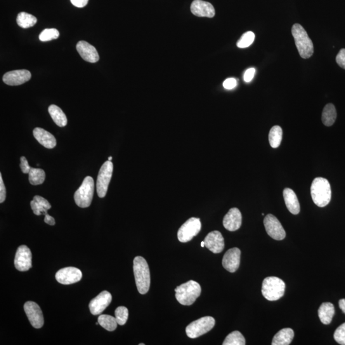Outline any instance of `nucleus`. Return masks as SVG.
<instances>
[{
    "mask_svg": "<svg viewBox=\"0 0 345 345\" xmlns=\"http://www.w3.org/2000/svg\"><path fill=\"white\" fill-rule=\"evenodd\" d=\"M24 309L33 327L41 328L44 325L43 314L39 305L34 302L28 301L25 304Z\"/></svg>",
    "mask_w": 345,
    "mask_h": 345,
    "instance_id": "obj_12",
    "label": "nucleus"
},
{
    "mask_svg": "<svg viewBox=\"0 0 345 345\" xmlns=\"http://www.w3.org/2000/svg\"><path fill=\"white\" fill-rule=\"evenodd\" d=\"M6 198V188L4 185L3 178L0 174V203H3Z\"/></svg>",
    "mask_w": 345,
    "mask_h": 345,
    "instance_id": "obj_41",
    "label": "nucleus"
},
{
    "mask_svg": "<svg viewBox=\"0 0 345 345\" xmlns=\"http://www.w3.org/2000/svg\"><path fill=\"white\" fill-rule=\"evenodd\" d=\"M255 73H256V69L254 68H248L246 71L245 72L244 75V80L245 82H249L251 81L254 76Z\"/></svg>",
    "mask_w": 345,
    "mask_h": 345,
    "instance_id": "obj_40",
    "label": "nucleus"
},
{
    "mask_svg": "<svg viewBox=\"0 0 345 345\" xmlns=\"http://www.w3.org/2000/svg\"><path fill=\"white\" fill-rule=\"evenodd\" d=\"M35 138L38 142L47 148H53L56 145V140L53 134L44 129L37 127L33 131Z\"/></svg>",
    "mask_w": 345,
    "mask_h": 345,
    "instance_id": "obj_21",
    "label": "nucleus"
},
{
    "mask_svg": "<svg viewBox=\"0 0 345 345\" xmlns=\"http://www.w3.org/2000/svg\"><path fill=\"white\" fill-rule=\"evenodd\" d=\"M286 285L282 280L277 277H268L262 283V293L269 301H275L285 294Z\"/></svg>",
    "mask_w": 345,
    "mask_h": 345,
    "instance_id": "obj_5",
    "label": "nucleus"
},
{
    "mask_svg": "<svg viewBox=\"0 0 345 345\" xmlns=\"http://www.w3.org/2000/svg\"><path fill=\"white\" fill-rule=\"evenodd\" d=\"M339 306L340 309H341L342 311L345 314V299L340 300L339 301Z\"/></svg>",
    "mask_w": 345,
    "mask_h": 345,
    "instance_id": "obj_45",
    "label": "nucleus"
},
{
    "mask_svg": "<svg viewBox=\"0 0 345 345\" xmlns=\"http://www.w3.org/2000/svg\"><path fill=\"white\" fill-rule=\"evenodd\" d=\"M48 112L52 119L59 127H65L67 124V117L60 108L56 105H51L48 108Z\"/></svg>",
    "mask_w": 345,
    "mask_h": 345,
    "instance_id": "obj_25",
    "label": "nucleus"
},
{
    "mask_svg": "<svg viewBox=\"0 0 345 345\" xmlns=\"http://www.w3.org/2000/svg\"><path fill=\"white\" fill-rule=\"evenodd\" d=\"M311 195L315 204L319 207L327 206L331 200V188L327 179L317 177L311 186Z\"/></svg>",
    "mask_w": 345,
    "mask_h": 345,
    "instance_id": "obj_1",
    "label": "nucleus"
},
{
    "mask_svg": "<svg viewBox=\"0 0 345 345\" xmlns=\"http://www.w3.org/2000/svg\"><path fill=\"white\" fill-rule=\"evenodd\" d=\"M334 306L330 302H324L318 309V314L321 323L328 325L331 322L334 315Z\"/></svg>",
    "mask_w": 345,
    "mask_h": 345,
    "instance_id": "obj_24",
    "label": "nucleus"
},
{
    "mask_svg": "<svg viewBox=\"0 0 345 345\" xmlns=\"http://www.w3.org/2000/svg\"><path fill=\"white\" fill-rule=\"evenodd\" d=\"M255 35L253 32H247L242 35L237 43L238 48H246L250 46L254 41Z\"/></svg>",
    "mask_w": 345,
    "mask_h": 345,
    "instance_id": "obj_33",
    "label": "nucleus"
},
{
    "mask_svg": "<svg viewBox=\"0 0 345 345\" xmlns=\"http://www.w3.org/2000/svg\"><path fill=\"white\" fill-rule=\"evenodd\" d=\"M37 22V18L32 14L25 13V12L18 14L17 23L21 28H29L34 27Z\"/></svg>",
    "mask_w": 345,
    "mask_h": 345,
    "instance_id": "obj_28",
    "label": "nucleus"
},
{
    "mask_svg": "<svg viewBox=\"0 0 345 345\" xmlns=\"http://www.w3.org/2000/svg\"><path fill=\"white\" fill-rule=\"evenodd\" d=\"M133 270L139 294H146L150 287V273L147 262L144 257L136 256L134 258Z\"/></svg>",
    "mask_w": 345,
    "mask_h": 345,
    "instance_id": "obj_2",
    "label": "nucleus"
},
{
    "mask_svg": "<svg viewBox=\"0 0 345 345\" xmlns=\"http://www.w3.org/2000/svg\"><path fill=\"white\" fill-rule=\"evenodd\" d=\"M201 246H202V247H205L204 241H203V242L201 243Z\"/></svg>",
    "mask_w": 345,
    "mask_h": 345,
    "instance_id": "obj_46",
    "label": "nucleus"
},
{
    "mask_svg": "<svg viewBox=\"0 0 345 345\" xmlns=\"http://www.w3.org/2000/svg\"><path fill=\"white\" fill-rule=\"evenodd\" d=\"M205 246L213 253H220L224 248V240L223 235L219 231L209 233L205 238Z\"/></svg>",
    "mask_w": 345,
    "mask_h": 345,
    "instance_id": "obj_17",
    "label": "nucleus"
},
{
    "mask_svg": "<svg viewBox=\"0 0 345 345\" xmlns=\"http://www.w3.org/2000/svg\"><path fill=\"white\" fill-rule=\"evenodd\" d=\"M283 138V130L278 125H275L271 129L269 134V143L273 148H278L281 145Z\"/></svg>",
    "mask_w": 345,
    "mask_h": 345,
    "instance_id": "obj_27",
    "label": "nucleus"
},
{
    "mask_svg": "<svg viewBox=\"0 0 345 345\" xmlns=\"http://www.w3.org/2000/svg\"><path fill=\"white\" fill-rule=\"evenodd\" d=\"M223 226L227 230L235 231L240 228L242 224V214L237 208L229 210L223 219Z\"/></svg>",
    "mask_w": 345,
    "mask_h": 345,
    "instance_id": "obj_19",
    "label": "nucleus"
},
{
    "mask_svg": "<svg viewBox=\"0 0 345 345\" xmlns=\"http://www.w3.org/2000/svg\"><path fill=\"white\" fill-rule=\"evenodd\" d=\"M99 324L108 331H114L117 327V321L116 318L108 315H101L98 318Z\"/></svg>",
    "mask_w": 345,
    "mask_h": 345,
    "instance_id": "obj_29",
    "label": "nucleus"
},
{
    "mask_svg": "<svg viewBox=\"0 0 345 345\" xmlns=\"http://www.w3.org/2000/svg\"><path fill=\"white\" fill-rule=\"evenodd\" d=\"M191 11L194 15L198 17L212 18L216 14L213 6L209 2L202 0H195L191 4Z\"/></svg>",
    "mask_w": 345,
    "mask_h": 345,
    "instance_id": "obj_18",
    "label": "nucleus"
},
{
    "mask_svg": "<svg viewBox=\"0 0 345 345\" xmlns=\"http://www.w3.org/2000/svg\"><path fill=\"white\" fill-rule=\"evenodd\" d=\"M335 341L339 344L345 345V323L337 328L334 334Z\"/></svg>",
    "mask_w": 345,
    "mask_h": 345,
    "instance_id": "obj_35",
    "label": "nucleus"
},
{
    "mask_svg": "<svg viewBox=\"0 0 345 345\" xmlns=\"http://www.w3.org/2000/svg\"><path fill=\"white\" fill-rule=\"evenodd\" d=\"M31 77L32 74L28 70H16L5 74L3 81L10 86H18L29 81Z\"/></svg>",
    "mask_w": 345,
    "mask_h": 345,
    "instance_id": "obj_16",
    "label": "nucleus"
},
{
    "mask_svg": "<svg viewBox=\"0 0 345 345\" xmlns=\"http://www.w3.org/2000/svg\"><path fill=\"white\" fill-rule=\"evenodd\" d=\"M14 266L17 270L25 272L32 268V254L27 245H22L18 247L16 252Z\"/></svg>",
    "mask_w": 345,
    "mask_h": 345,
    "instance_id": "obj_11",
    "label": "nucleus"
},
{
    "mask_svg": "<svg viewBox=\"0 0 345 345\" xmlns=\"http://www.w3.org/2000/svg\"><path fill=\"white\" fill-rule=\"evenodd\" d=\"M336 117L337 113L335 106L332 104H328L323 110L322 117H321L323 124L325 126H331L334 124Z\"/></svg>",
    "mask_w": 345,
    "mask_h": 345,
    "instance_id": "obj_26",
    "label": "nucleus"
},
{
    "mask_svg": "<svg viewBox=\"0 0 345 345\" xmlns=\"http://www.w3.org/2000/svg\"><path fill=\"white\" fill-rule=\"evenodd\" d=\"M177 301L184 306H191L200 297L202 288L199 283L191 280L177 287L176 289Z\"/></svg>",
    "mask_w": 345,
    "mask_h": 345,
    "instance_id": "obj_3",
    "label": "nucleus"
},
{
    "mask_svg": "<svg viewBox=\"0 0 345 345\" xmlns=\"http://www.w3.org/2000/svg\"><path fill=\"white\" fill-rule=\"evenodd\" d=\"M292 33L300 56L304 59L311 57L314 53L313 44L304 28L301 25L295 24Z\"/></svg>",
    "mask_w": 345,
    "mask_h": 345,
    "instance_id": "obj_4",
    "label": "nucleus"
},
{
    "mask_svg": "<svg viewBox=\"0 0 345 345\" xmlns=\"http://www.w3.org/2000/svg\"><path fill=\"white\" fill-rule=\"evenodd\" d=\"M31 207L33 212L37 216H41L42 214H44L45 216H48V209L42 206V205H40L39 203H37L36 201L33 200L30 203Z\"/></svg>",
    "mask_w": 345,
    "mask_h": 345,
    "instance_id": "obj_36",
    "label": "nucleus"
},
{
    "mask_svg": "<svg viewBox=\"0 0 345 345\" xmlns=\"http://www.w3.org/2000/svg\"><path fill=\"white\" fill-rule=\"evenodd\" d=\"M215 319L212 316H205L194 321L186 327V334L190 338H197L206 334L214 327Z\"/></svg>",
    "mask_w": 345,
    "mask_h": 345,
    "instance_id": "obj_7",
    "label": "nucleus"
},
{
    "mask_svg": "<svg viewBox=\"0 0 345 345\" xmlns=\"http://www.w3.org/2000/svg\"><path fill=\"white\" fill-rule=\"evenodd\" d=\"M60 36V33L55 28H47L41 33L39 35L40 41L42 42L50 41L52 40L58 39Z\"/></svg>",
    "mask_w": 345,
    "mask_h": 345,
    "instance_id": "obj_32",
    "label": "nucleus"
},
{
    "mask_svg": "<svg viewBox=\"0 0 345 345\" xmlns=\"http://www.w3.org/2000/svg\"><path fill=\"white\" fill-rule=\"evenodd\" d=\"M73 6L78 7V8H82L87 6L88 4L89 0H70Z\"/></svg>",
    "mask_w": 345,
    "mask_h": 345,
    "instance_id": "obj_43",
    "label": "nucleus"
},
{
    "mask_svg": "<svg viewBox=\"0 0 345 345\" xmlns=\"http://www.w3.org/2000/svg\"><path fill=\"white\" fill-rule=\"evenodd\" d=\"M112 157H109L108 160H110V161H112Z\"/></svg>",
    "mask_w": 345,
    "mask_h": 345,
    "instance_id": "obj_47",
    "label": "nucleus"
},
{
    "mask_svg": "<svg viewBox=\"0 0 345 345\" xmlns=\"http://www.w3.org/2000/svg\"><path fill=\"white\" fill-rule=\"evenodd\" d=\"M81 271L75 268L69 267L60 269L56 274V280L62 285H71L78 282L82 278Z\"/></svg>",
    "mask_w": 345,
    "mask_h": 345,
    "instance_id": "obj_13",
    "label": "nucleus"
},
{
    "mask_svg": "<svg viewBox=\"0 0 345 345\" xmlns=\"http://www.w3.org/2000/svg\"><path fill=\"white\" fill-rule=\"evenodd\" d=\"M115 314L118 324L124 325L126 323L129 316V311L127 308L124 306L118 307L116 309Z\"/></svg>",
    "mask_w": 345,
    "mask_h": 345,
    "instance_id": "obj_34",
    "label": "nucleus"
},
{
    "mask_svg": "<svg viewBox=\"0 0 345 345\" xmlns=\"http://www.w3.org/2000/svg\"><path fill=\"white\" fill-rule=\"evenodd\" d=\"M94 189L93 178L87 177L74 194L75 202L78 207L87 208L91 206L93 200Z\"/></svg>",
    "mask_w": 345,
    "mask_h": 345,
    "instance_id": "obj_6",
    "label": "nucleus"
},
{
    "mask_svg": "<svg viewBox=\"0 0 345 345\" xmlns=\"http://www.w3.org/2000/svg\"><path fill=\"white\" fill-rule=\"evenodd\" d=\"M113 171V164L112 161L104 163L99 171L96 188L99 197L103 198L106 197L108 190L109 184L112 179Z\"/></svg>",
    "mask_w": 345,
    "mask_h": 345,
    "instance_id": "obj_8",
    "label": "nucleus"
},
{
    "mask_svg": "<svg viewBox=\"0 0 345 345\" xmlns=\"http://www.w3.org/2000/svg\"><path fill=\"white\" fill-rule=\"evenodd\" d=\"M144 344H143V343H140V344H139V345H144Z\"/></svg>",
    "mask_w": 345,
    "mask_h": 345,
    "instance_id": "obj_48",
    "label": "nucleus"
},
{
    "mask_svg": "<svg viewBox=\"0 0 345 345\" xmlns=\"http://www.w3.org/2000/svg\"><path fill=\"white\" fill-rule=\"evenodd\" d=\"M202 228L199 218L191 217L183 224L178 231V238L180 242H188L199 233Z\"/></svg>",
    "mask_w": 345,
    "mask_h": 345,
    "instance_id": "obj_9",
    "label": "nucleus"
},
{
    "mask_svg": "<svg viewBox=\"0 0 345 345\" xmlns=\"http://www.w3.org/2000/svg\"><path fill=\"white\" fill-rule=\"evenodd\" d=\"M44 222H45V223L48 224H49V225H51V226H54V224H55V220H54V219L53 218V217L49 216V215H48V216H45Z\"/></svg>",
    "mask_w": 345,
    "mask_h": 345,
    "instance_id": "obj_44",
    "label": "nucleus"
},
{
    "mask_svg": "<svg viewBox=\"0 0 345 345\" xmlns=\"http://www.w3.org/2000/svg\"><path fill=\"white\" fill-rule=\"evenodd\" d=\"M20 167L21 171H22L23 174H29L30 169L32 168V167L29 166V164H28V160L26 159V157H23V156L21 157Z\"/></svg>",
    "mask_w": 345,
    "mask_h": 345,
    "instance_id": "obj_39",
    "label": "nucleus"
},
{
    "mask_svg": "<svg viewBox=\"0 0 345 345\" xmlns=\"http://www.w3.org/2000/svg\"><path fill=\"white\" fill-rule=\"evenodd\" d=\"M337 64L339 67L345 70V49H341L335 58Z\"/></svg>",
    "mask_w": 345,
    "mask_h": 345,
    "instance_id": "obj_37",
    "label": "nucleus"
},
{
    "mask_svg": "<svg viewBox=\"0 0 345 345\" xmlns=\"http://www.w3.org/2000/svg\"><path fill=\"white\" fill-rule=\"evenodd\" d=\"M237 85V80L235 78H228L223 82V87L227 90H231L235 88Z\"/></svg>",
    "mask_w": 345,
    "mask_h": 345,
    "instance_id": "obj_38",
    "label": "nucleus"
},
{
    "mask_svg": "<svg viewBox=\"0 0 345 345\" xmlns=\"http://www.w3.org/2000/svg\"><path fill=\"white\" fill-rule=\"evenodd\" d=\"M294 337V330L290 328H283L274 335L272 344L288 345L291 343Z\"/></svg>",
    "mask_w": 345,
    "mask_h": 345,
    "instance_id": "obj_23",
    "label": "nucleus"
},
{
    "mask_svg": "<svg viewBox=\"0 0 345 345\" xmlns=\"http://www.w3.org/2000/svg\"><path fill=\"white\" fill-rule=\"evenodd\" d=\"M112 301V294L108 291L100 293L98 296L92 299L89 304L90 311L92 315H101Z\"/></svg>",
    "mask_w": 345,
    "mask_h": 345,
    "instance_id": "obj_14",
    "label": "nucleus"
},
{
    "mask_svg": "<svg viewBox=\"0 0 345 345\" xmlns=\"http://www.w3.org/2000/svg\"><path fill=\"white\" fill-rule=\"evenodd\" d=\"M240 250L237 247L231 248L227 250L222 262L223 268L230 273L237 271L240 266Z\"/></svg>",
    "mask_w": 345,
    "mask_h": 345,
    "instance_id": "obj_15",
    "label": "nucleus"
},
{
    "mask_svg": "<svg viewBox=\"0 0 345 345\" xmlns=\"http://www.w3.org/2000/svg\"><path fill=\"white\" fill-rule=\"evenodd\" d=\"M78 53L84 60L90 63H96L99 60V55L95 47L86 41H79L77 44Z\"/></svg>",
    "mask_w": 345,
    "mask_h": 345,
    "instance_id": "obj_20",
    "label": "nucleus"
},
{
    "mask_svg": "<svg viewBox=\"0 0 345 345\" xmlns=\"http://www.w3.org/2000/svg\"><path fill=\"white\" fill-rule=\"evenodd\" d=\"M264 226L268 235L273 239L281 240L286 237V232L278 219L273 214H268L264 219Z\"/></svg>",
    "mask_w": 345,
    "mask_h": 345,
    "instance_id": "obj_10",
    "label": "nucleus"
},
{
    "mask_svg": "<svg viewBox=\"0 0 345 345\" xmlns=\"http://www.w3.org/2000/svg\"><path fill=\"white\" fill-rule=\"evenodd\" d=\"M283 197H284L286 206L292 214L297 215L299 213L300 204L299 200L294 191L290 188H286L283 191Z\"/></svg>",
    "mask_w": 345,
    "mask_h": 345,
    "instance_id": "obj_22",
    "label": "nucleus"
},
{
    "mask_svg": "<svg viewBox=\"0 0 345 345\" xmlns=\"http://www.w3.org/2000/svg\"><path fill=\"white\" fill-rule=\"evenodd\" d=\"M34 200L36 201L37 203H39L40 205H41L42 206L46 208V209L48 210L50 209L51 208L50 203H49L48 201L45 199V198L43 197H40V196H35L34 197Z\"/></svg>",
    "mask_w": 345,
    "mask_h": 345,
    "instance_id": "obj_42",
    "label": "nucleus"
},
{
    "mask_svg": "<svg viewBox=\"0 0 345 345\" xmlns=\"http://www.w3.org/2000/svg\"><path fill=\"white\" fill-rule=\"evenodd\" d=\"M223 345H245V339L239 331H233L227 335Z\"/></svg>",
    "mask_w": 345,
    "mask_h": 345,
    "instance_id": "obj_31",
    "label": "nucleus"
},
{
    "mask_svg": "<svg viewBox=\"0 0 345 345\" xmlns=\"http://www.w3.org/2000/svg\"><path fill=\"white\" fill-rule=\"evenodd\" d=\"M29 181L34 186L40 185L44 183L46 174L43 169L32 167L29 172Z\"/></svg>",
    "mask_w": 345,
    "mask_h": 345,
    "instance_id": "obj_30",
    "label": "nucleus"
}]
</instances>
